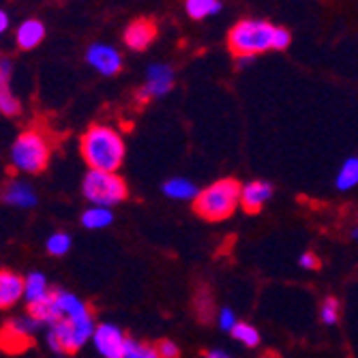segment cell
<instances>
[{"instance_id": "cell-1", "label": "cell", "mask_w": 358, "mask_h": 358, "mask_svg": "<svg viewBox=\"0 0 358 358\" xmlns=\"http://www.w3.org/2000/svg\"><path fill=\"white\" fill-rule=\"evenodd\" d=\"M56 301L62 313V320L50 329L48 333V345L56 354H73L78 352L86 341L92 339L96 324L94 317L84 301H80L71 292L56 289Z\"/></svg>"}, {"instance_id": "cell-2", "label": "cell", "mask_w": 358, "mask_h": 358, "mask_svg": "<svg viewBox=\"0 0 358 358\" xmlns=\"http://www.w3.org/2000/svg\"><path fill=\"white\" fill-rule=\"evenodd\" d=\"M80 150L90 170L116 172L124 161V142L120 134L106 124H92L82 136Z\"/></svg>"}, {"instance_id": "cell-3", "label": "cell", "mask_w": 358, "mask_h": 358, "mask_svg": "<svg viewBox=\"0 0 358 358\" xmlns=\"http://www.w3.org/2000/svg\"><path fill=\"white\" fill-rule=\"evenodd\" d=\"M243 185L234 178H221L208 185L193 200V208L206 221H223L241 206Z\"/></svg>"}, {"instance_id": "cell-4", "label": "cell", "mask_w": 358, "mask_h": 358, "mask_svg": "<svg viewBox=\"0 0 358 358\" xmlns=\"http://www.w3.org/2000/svg\"><path fill=\"white\" fill-rule=\"evenodd\" d=\"M277 26L264 20H243L238 22L230 35L227 43L236 58H255L257 54H264L275 45Z\"/></svg>"}, {"instance_id": "cell-5", "label": "cell", "mask_w": 358, "mask_h": 358, "mask_svg": "<svg viewBox=\"0 0 358 358\" xmlns=\"http://www.w3.org/2000/svg\"><path fill=\"white\" fill-rule=\"evenodd\" d=\"M50 144L37 129H26L11 144V166L24 174H39L50 164Z\"/></svg>"}, {"instance_id": "cell-6", "label": "cell", "mask_w": 358, "mask_h": 358, "mask_svg": "<svg viewBox=\"0 0 358 358\" xmlns=\"http://www.w3.org/2000/svg\"><path fill=\"white\" fill-rule=\"evenodd\" d=\"M84 198L94 204L112 208L127 200V182L118 176V172H99V170H88L82 182Z\"/></svg>"}, {"instance_id": "cell-7", "label": "cell", "mask_w": 358, "mask_h": 358, "mask_svg": "<svg viewBox=\"0 0 358 358\" xmlns=\"http://www.w3.org/2000/svg\"><path fill=\"white\" fill-rule=\"evenodd\" d=\"M39 329H41V324L35 317H30V315L5 322V327H3V350L9 352V354L24 352L32 343V333H37Z\"/></svg>"}, {"instance_id": "cell-8", "label": "cell", "mask_w": 358, "mask_h": 358, "mask_svg": "<svg viewBox=\"0 0 358 358\" xmlns=\"http://www.w3.org/2000/svg\"><path fill=\"white\" fill-rule=\"evenodd\" d=\"M174 86V71L170 64H164V62H155L148 67L146 71V82L144 86L138 90V101L140 103H146L155 96H161L170 92Z\"/></svg>"}, {"instance_id": "cell-9", "label": "cell", "mask_w": 358, "mask_h": 358, "mask_svg": "<svg viewBox=\"0 0 358 358\" xmlns=\"http://www.w3.org/2000/svg\"><path fill=\"white\" fill-rule=\"evenodd\" d=\"M129 337L116 327V324H99L92 335V343L103 358H124Z\"/></svg>"}, {"instance_id": "cell-10", "label": "cell", "mask_w": 358, "mask_h": 358, "mask_svg": "<svg viewBox=\"0 0 358 358\" xmlns=\"http://www.w3.org/2000/svg\"><path fill=\"white\" fill-rule=\"evenodd\" d=\"M86 60H88L90 67L94 71H99L101 76H116L122 67V58H120L118 50L108 45V43L90 45L86 52Z\"/></svg>"}, {"instance_id": "cell-11", "label": "cell", "mask_w": 358, "mask_h": 358, "mask_svg": "<svg viewBox=\"0 0 358 358\" xmlns=\"http://www.w3.org/2000/svg\"><path fill=\"white\" fill-rule=\"evenodd\" d=\"M273 195V185L266 180H251L247 185H243V193H241V208L249 215L262 210V206L271 200Z\"/></svg>"}, {"instance_id": "cell-12", "label": "cell", "mask_w": 358, "mask_h": 358, "mask_svg": "<svg viewBox=\"0 0 358 358\" xmlns=\"http://www.w3.org/2000/svg\"><path fill=\"white\" fill-rule=\"evenodd\" d=\"M26 294V279H22L13 271H3L0 273V307L9 309L20 303Z\"/></svg>"}, {"instance_id": "cell-13", "label": "cell", "mask_w": 358, "mask_h": 358, "mask_svg": "<svg viewBox=\"0 0 358 358\" xmlns=\"http://www.w3.org/2000/svg\"><path fill=\"white\" fill-rule=\"evenodd\" d=\"M155 35H157V26L150 20H136L124 30V43H127V48L140 52L152 43Z\"/></svg>"}, {"instance_id": "cell-14", "label": "cell", "mask_w": 358, "mask_h": 358, "mask_svg": "<svg viewBox=\"0 0 358 358\" xmlns=\"http://www.w3.org/2000/svg\"><path fill=\"white\" fill-rule=\"evenodd\" d=\"M3 198L9 206H17V208H32L37 204V193L32 191L28 182H22V180H11L5 187Z\"/></svg>"}, {"instance_id": "cell-15", "label": "cell", "mask_w": 358, "mask_h": 358, "mask_svg": "<svg viewBox=\"0 0 358 358\" xmlns=\"http://www.w3.org/2000/svg\"><path fill=\"white\" fill-rule=\"evenodd\" d=\"M28 315L35 317L39 324H50V327H54V324H58L62 320V313H60V307H58V301H56V294L52 292V294L39 303H32L28 305Z\"/></svg>"}, {"instance_id": "cell-16", "label": "cell", "mask_w": 358, "mask_h": 358, "mask_svg": "<svg viewBox=\"0 0 358 358\" xmlns=\"http://www.w3.org/2000/svg\"><path fill=\"white\" fill-rule=\"evenodd\" d=\"M45 37V26L39 20H26L15 32V41L22 50H35Z\"/></svg>"}, {"instance_id": "cell-17", "label": "cell", "mask_w": 358, "mask_h": 358, "mask_svg": "<svg viewBox=\"0 0 358 358\" xmlns=\"http://www.w3.org/2000/svg\"><path fill=\"white\" fill-rule=\"evenodd\" d=\"M164 193L168 195V198L172 200H180V202H193L195 198H198L200 189L195 187L191 180L187 178H170L166 185H164Z\"/></svg>"}, {"instance_id": "cell-18", "label": "cell", "mask_w": 358, "mask_h": 358, "mask_svg": "<svg viewBox=\"0 0 358 358\" xmlns=\"http://www.w3.org/2000/svg\"><path fill=\"white\" fill-rule=\"evenodd\" d=\"M50 294H52V289H50L48 279H45L43 273H30L26 277V294H24V299L28 301V305L39 303V301L48 299Z\"/></svg>"}, {"instance_id": "cell-19", "label": "cell", "mask_w": 358, "mask_h": 358, "mask_svg": "<svg viewBox=\"0 0 358 358\" xmlns=\"http://www.w3.org/2000/svg\"><path fill=\"white\" fill-rule=\"evenodd\" d=\"M114 221L112 208H103V206H90L82 213V225L86 230H103Z\"/></svg>"}, {"instance_id": "cell-20", "label": "cell", "mask_w": 358, "mask_h": 358, "mask_svg": "<svg viewBox=\"0 0 358 358\" xmlns=\"http://www.w3.org/2000/svg\"><path fill=\"white\" fill-rule=\"evenodd\" d=\"M356 185H358V157H348L339 168V174L335 178V187L339 191H348Z\"/></svg>"}, {"instance_id": "cell-21", "label": "cell", "mask_w": 358, "mask_h": 358, "mask_svg": "<svg viewBox=\"0 0 358 358\" xmlns=\"http://www.w3.org/2000/svg\"><path fill=\"white\" fill-rule=\"evenodd\" d=\"M185 9L189 17L193 20H204L208 15H215L221 9L219 0H185Z\"/></svg>"}, {"instance_id": "cell-22", "label": "cell", "mask_w": 358, "mask_h": 358, "mask_svg": "<svg viewBox=\"0 0 358 358\" xmlns=\"http://www.w3.org/2000/svg\"><path fill=\"white\" fill-rule=\"evenodd\" d=\"M232 337H234L236 341H241L243 345H247V348H255V345L259 343V333H257V329L251 327V324H247V322H238V324H236V329L232 331Z\"/></svg>"}, {"instance_id": "cell-23", "label": "cell", "mask_w": 358, "mask_h": 358, "mask_svg": "<svg viewBox=\"0 0 358 358\" xmlns=\"http://www.w3.org/2000/svg\"><path fill=\"white\" fill-rule=\"evenodd\" d=\"M124 358H159L157 348L136 341V339H129L127 341V350H124Z\"/></svg>"}, {"instance_id": "cell-24", "label": "cell", "mask_w": 358, "mask_h": 358, "mask_svg": "<svg viewBox=\"0 0 358 358\" xmlns=\"http://www.w3.org/2000/svg\"><path fill=\"white\" fill-rule=\"evenodd\" d=\"M0 112L5 116L20 114V101L15 99V94L11 92L9 84H0Z\"/></svg>"}, {"instance_id": "cell-25", "label": "cell", "mask_w": 358, "mask_h": 358, "mask_svg": "<svg viewBox=\"0 0 358 358\" xmlns=\"http://www.w3.org/2000/svg\"><path fill=\"white\" fill-rule=\"evenodd\" d=\"M45 249H48L52 255H56V257H60V255H64V253H69V249H71V236H69V234H64V232H56V234H52V236L48 238Z\"/></svg>"}, {"instance_id": "cell-26", "label": "cell", "mask_w": 358, "mask_h": 358, "mask_svg": "<svg viewBox=\"0 0 358 358\" xmlns=\"http://www.w3.org/2000/svg\"><path fill=\"white\" fill-rule=\"evenodd\" d=\"M195 313L202 322H208L215 313V303L213 296L208 294V289H200L198 292V299H195Z\"/></svg>"}, {"instance_id": "cell-27", "label": "cell", "mask_w": 358, "mask_h": 358, "mask_svg": "<svg viewBox=\"0 0 358 358\" xmlns=\"http://www.w3.org/2000/svg\"><path fill=\"white\" fill-rule=\"evenodd\" d=\"M339 311H341L339 309V301L329 296L327 301L322 303V307H320V317H322L324 324L333 327V324H337V320H339Z\"/></svg>"}, {"instance_id": "cell-28", "label": "cell", "mask_w": 358, "mask_h": 358, "mask_svg": "<svg viewBox=\"0 0 358 358\" xmlns=\"http://www.w3.org/2000/svg\"><path fill=\"white\" fill-rule=\"evenodd\" d=\"M217 324H219V329H221V331L232 333V331L236 329V324H238L236 313H234L230 307H221L219 313H217Z\"/></svg>"}, {"instance_id": "cell-29", "label": "cell", "mask_w": 358, "mask_h": 358, "mask_svg": "<svg viewBox=\"0 0 358 358\" xmlns=\"http://www.w3.org/2000/svg\"><path fill=\"white\" fill-rule=\"evenodd\" d=\"M155 348H157L159 358H178V356H180L178 345H176L174 341H170V339H161Z\"/></svg>"}, {"instance_id": "cell-30", "label": "cell", "mask_w": 358, "mask_h": 358, "mask_svg": "<svg viewBox=\"0 0 358 358\" xmlns=\"http://www.w3.org/2000/svg\"><path fill=\"white\" fill-rule=\"evenodd\" d=\"M289 41H292L289 32H287L285 28H277V32H275V45H273V50H285V48L289 45Z\"/></svg>"}, {"instance_id": "cell-31", "label": "cell", "mask_w": 358, "mask_h": 358, "mask_svg": "<svg viewBox=\"0 0 358 358\" xmlns=\"http://www.w3.org/2000/svg\"><path fill=\"white\" fill-rule=\"evenodd\" d=\"M299 264H301L303 268L315 271V268L320 266V259H317L313 253H303V255H301V259H299Z\"/></svg>"}, {"instance_id": "cell-32", "label": "cell", "mask_w": 358, "mask_h": 358, "mask_svg": "<svg viewBox=\"0 0 358 358\" xmlns=\"http://www.w3.org/2000/svg\"><path fill=\"white\" fill-rule=\"evenodd\" d=\"M9 73H11V62L3 58V62H0V84H9Z\"/></svg>"}, {"instance_id": "cell-33", "label": "cell", "mask_w": 358, "mask_h": 358, "mask_svg": "<svg viewBox=\"0 0 358 358\" xmlns=\"http://www.w3.org/2000/svg\"><path fill=\"white\" fill-rule=\"evenodd\" d=\"M206 358H232L225 350H208L206 352Z\"/></svg>"}, {"instance_id": "cell-34", "label": "cell", "mask_w": 358, "mask_h": 358, "mask_svg": "<svg viewBox=\"0 0 358 358\" xmlns=\"http://www.w3.org/2000/svg\"><path fill=\"white\" fill-rule=\"evenodd\" d=\"M9 28V15L7 11H0V32H5Z\"/></svg>"}, {"instance_id": "cell-35", "label": "cell", "mask_w": 358, "mask_h": 358, "mask_svg": "<svg viewBox=\"0 0 358 358\" xmlns=\"http://www.w3.org/2000/svg\"><path fill=\"white\" fill-rule=\"evenodd\" d=\"M352 236H354V238L358 241V227H354V232H352Z\"/></svg>"}]
</instances>
